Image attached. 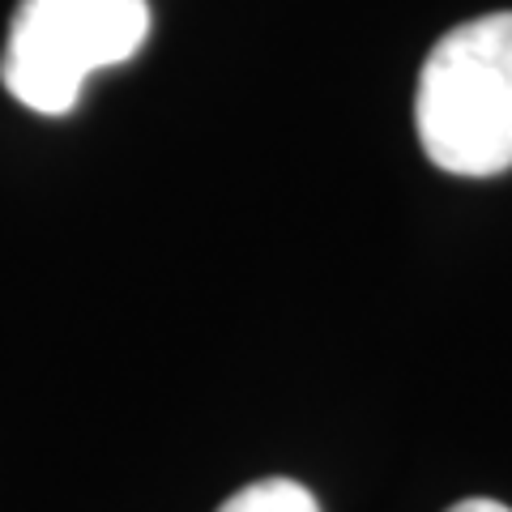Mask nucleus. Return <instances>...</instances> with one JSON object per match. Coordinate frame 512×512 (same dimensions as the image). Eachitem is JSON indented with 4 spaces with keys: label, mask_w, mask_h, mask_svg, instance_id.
Here are the masks:
<instances>
[{
    "label": "nucleus",
    "mask_w": 512,
    "mask_h": 512,
    "mask_svg": "<svg viewBox=\"0 0 512 512\" xmlns=\"http://www.w3.org/2000/svg\"><path fill=\"white\" fill-rule=\"evenodd\" d=\"M419 141L448 175L512 167V13H483L431 47L414 99Z\"/></svg>",
    "instance_id": "f257e3e1"
},
{
    "label": "nucleus",
    "mask_w": 512,
    "mask_h": 512,
    "mask_svg": "<svg viewBox=\"0 0 512 512\" xmlns=\"http://www.w3.org/2000/svg\"><path fill=\"white\" fill-rule=\"evenodd\" d=\"M146 35V0H18L0 82L39 116H69L86 77L133 60Z\"/></svg>",
    "instance_id": "f03ea898"
},
{
    "label": "nucleus",
    "mask_w": 512,
    "mask_h": 512,
    "mask_svg": "<svg viewBox=\"0 0 512 512\" xmlns=\"http://www.w3.org/2000/svg\"><path fill=\"white\" fill-rule=\"evenodd\" d=\"M218 512H320V504L295 478H261V483L235 491Z\"/></svg>",
    "instance_id": "7ed1b4c3"
},
{
    "label": "nucleus",
    "mask_w": 512,
    "mask_h": 512,
    "mask_svg": "<svg viewBox=\"0 0 512 512\" xmlns=\"http://www.w3.org/2000/svg\"><path fill=\"white\" fill-rule=\"evenodd\" d=\"M448 512H512V508H504L500 500H461V504H453Z\"/></svg>",
    "instance_id": "20e7f679"
}]
</instances>
